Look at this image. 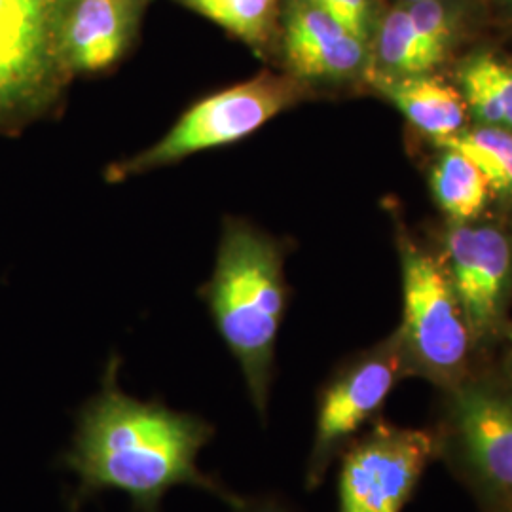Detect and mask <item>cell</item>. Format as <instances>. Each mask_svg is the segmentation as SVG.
Returning <instances> with one entry per match:
<instances>
[{"label": "cell", "mask_w": 512, "mask_h": 512, "mask_svg": "<svg viewBox=\"0 0 512 512\" xmlns=\"http://www.w3.org/2000/svg\"><path fill=\"white\" fill-rule=\"evenodd\" d=\"M120 359L114 355L103 372L99 391L82 404L71 446L61 463L78 476L71 509L116 490L129 497L135 512H160L175 486L209 492L232 509L243 497L198 467V456L215 439V425L202 416L167 404L139 401L118 382Z\"/></svg>", "instance_id": "obj_1"}, {"label": "cell", "mask_w": 512, "mask_h": 512, "mask_svg": "<svg viewBox=\"0 0 512 512\" xmlns=\"http://www.w3.org/2000/svg\"><path fill=\"white\" fill-rule=\"evenodd\" d=\"M200 296L266 423L275 344L289 300L279 245L245 220H224L215 268Z\"/></svg>", "instance_id": "obj_2"}, {"label": "cell", "mask_w": 512, "mask_h": 512, "mask_svg": "<svg viewBox=\"0 0 512 512\" xmlns=\"http://www.w3.org/2000/svg\"><path fill=\"white\" fill-rule=\"evenodd\" d=\"M304 97V82L291 74H256L194 103L156 143L110 164L105 179L124 183L188 156L239 143Z\"/></svg>", "instance_id": "obj_3"}, {"label": "cell", "mask_w": 512, "mask_h": 512, "mask_svg": "<svg viewBox=\"0 0 512 512\" xmlns=\"http://www.w3.org/2000/svg\"><path fill=\"white\" fill-rule=\"evenodd\" d=\"M73 0H0V129L54 109L74 76L63 54Z\"/></svg>", "instance_id": "obj_4"}, {"label": "cell", "mask_w": 512, "mask_h": 512, "mask_svg": "<svg viewBox=\"0 0 512 512\" xmlns=\"http://www.w3.org/2000/svg\"><path fill=\"white\" fill-rule=\"evenodd\" d=\"M404 323L401 344L433 382L463 384L473 332L448 272L433 256L403 247Z\"/></svg>", "instance_id": "obj_5"}, {"label": "cell", "mask_w": 512, "mask_h": 512, "mask_svg": "<svg viewBox=\"0 0 512 512\" xmlns=\"http://www.w3.org/2000/svg\"><path fill=\"white\" fill-rule=\"evenodd\" d=\"M435 452L429 431L376 423L342 452L338 512H403Z\"/></svg>", "instance_id": "obj_6"}, {"label": "cell", "mask_w": 512, "mask_h": 512, "mask_svg": "<svg viewBox=\"0 0 512 512\" xmlns=\"http://www.w3.org/2000/svg\"><path fill=\"white\" fill-rule=\"evenodd\" d=\"M403 374V344L372 349L342 366L319 393L315 435L306 467V488L321 486L330 463L338 458L359 429L384 406Z\"/></svg>", "instance_id": "obj_7"}, {"label": "cell", "mask_w": 512, "mask_h": 512, "mask_svg": "<svg viewBox=\"0 0 512 512\" xmlns=\"http://www.w3.org/2000/svg\"><path fill=\"white\" fill-rule=\"evenodd\" d=\"M452 391L459 456L482 492L512 509V391L465 382Z\"/></svg>", "instance_id": "obj_8"}, {"label": "cell", "mask_w": 512, "mask_h": 512, "mask_svg": "<svg viewBox=\"0 0 512 512\" xmlns=\"http://www.w3.org/2000/svg\"><path fill=\"white\" fill-rule=\"evenodd\" d=\"M450 281L467 315L475 342L501 329L511 291L509 239L494 226L456 224L448 239Z\"/></svg>", "instance_id": "obj_9"}, {"label": "cell", "mask_w": 512, "mask_h": 512, "mask_svg": "<svg viewBox=\"0 0 512 512\" xmlns=\"http://www.w3.org/2000/svg\"><path fill=\"white\" fill-rule=\"evenodd\" d=\"M283 55L300 82L346 80L366 65V42L308 0H291L285 14Z\"/></svg>", "instance_id": "obj_10"}, {"label": "cell", "mask_w": 512, "mask_h": 512, "mask_svg": "<svg viewBox=\"0 0 512 512\" xmlns=\"http://www.w3.org/2000/svg\"><path fill=\"white\" fill-rule=\"evenodd\" d=\"M145 0H73L63 27V54L69 71L103 73L128 52Z\"/></svg>", "instance_id": "obj_11"}, {"label": "cell", "mask_w": 512, "mask_h": 512, "mask_svg": "<svg viewBox=\"0 0 512 512\" xmlns=\"http://www.w3.org/2000/svg\"><path fill=\"white\" fill-rule=\"evenodd\" d=\"M370 84L384 93L414 128L437 139L439 143L463 131L467 105L461 92L454 86H448L427 74H370Z\"/></svg>", "instance_id": "obj_12"}, {"label": "cell", "mask_w": 512, "mask_h": 512, "mask_svg": "<svg viewBox=\"0 0 512 512\" xmlns=\"http://www.w3.org/2000/svg\"><path fill=\"white\" fill-rule=\"evenodd\" d=\"M465 105L482 126L512 131V65L497 55L480 54L459 69Z\"/></svg>", "instance_id": "obj_13"}, {"label": "cell", "mask_w": 512, "mask_h": 512, "mask_svg": "<svg viewBox=\"0 0 512 512\" xmlns=\"http://www.w3.org/2000/svg\"><path fill=\"white\" fill-rule=\"evenodd\" d=\"M378 69L382 76H420L433 71L446 57V50L433 44L414 25L408 8L385 16L378 33Z\"/></svg>", "instance_id": "obj_14"}, {"label": "cell", "mask_w": 512, "mask_h": 512, "mask_svg": "<svg viewBox=\"0 0 512 512\" xmlns=\"http://www.w3.org/2000/svg\"><path fill=\"white\" fill-rule=\"evenodd\" d=\"M440 209L456 224L476 219L488 202L490 186L467 156L446 148L431 177Z\"/></svg>", "instance_id": "obj_15"}, {"label": "cell", "mask_w": 512, "mask_h": 512, "mask_svg": "<svg viewBox=\"0 0 512 512\" xmlns=\"http://www.w3.org/2000/svg\"><path fill=\"white\" fill-rule=\"evenodd\" d=\"M186 8L211 19L230 35L264 54L274 38L279 0H177Z\"/></svg>", "instance_id": "obj_16"}, {"label": "cell", "mask_w": 512, "mask_h": 512, "mask_svg": "<svg viewBox=\"0 0 512 512\" xmlns=\"http://www.w3.org/2000/svg\"><path fill=\"white\" fill-rule=\"evenodd\" d=\"M440 145L454 148L480 169L490 192L512 198V131L482 128L461 131Z\"/></svg>", "instance_id": "obj_17"}, {"label": "cell", "mask_w": 512, "mask_h": 512, "mask_svg": "<svg viewBox=\"0 0 512 512\" xmlns=\"http://www.w3.org/2000/svg\"><path fill=\"white\" fill-rule=\"evenodd\" d=\"M313 6L327 12L346 27L353 37L366 42L370 31V2L368 0H308Z\"/></svg>", "instance_id": "obj_18"}, {"label": "cell", "mask_w": 512, "mask_h": 512, "mask_svg": "<svg viewBox=\"0 0 512 512\" xmlns=\"http://www.w3.org/2000/svg\"><path fill=\"white\" fill-rule=\"evenodd\" d=\"M234 512H293L289 511L281 501L272 497H251L243 499Z\"/></svg>", "instance_id": "obj_19"}, {"label": "cell", "mask_w": 512, "mask_h": 512, "mask_svg": "<svg viewBox=\"0 0 512 512\" xmlns=\"http://www.w3.org/2000/svg\"><path fill=\"white\" fill-rule=\"evenodd\" d=\"M509 376H511V382H512V348H511V353H509Z\"/></svg>", "instance_id": "obj_20"}, {"label": "cell", "mask_w": 512, "mask_h": 512, "mask_svg": "<svg viewBox=\"0 0 512 512\" xmlns=\"http://www.w3.org/2000/svg\"><path fill=\"white\" fill-rule=\"evenodd\" d=\"M410 4H414V2H425V0H408Z\"/></svg>", "instance_id": "obj_21"}]
</instances>
